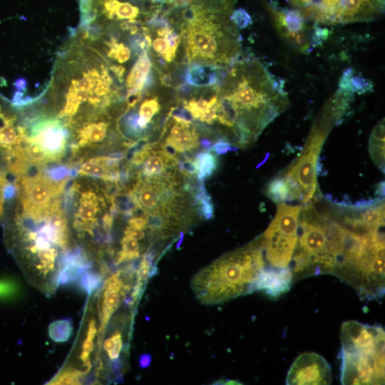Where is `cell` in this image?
<instances>
[{
  "instance_id": "obj_1",
  "label": "cell",
  "mask_w": 385,
  "mask_h": 385,
  "mask_svg": "<svg viewBox=\"0 0 385 385\" xmlns=\"http://www.w3.org/2000/svg\"><path fill=\"white\" fill-rule=\"evenodd\" d=\"M280 83L258 60L237 59L215 88L219 123L231 130L232 145L245 148L288 106Z\"/></svg>"
},
{
  "instance_id": "obj_2",
  "label": "cell",
  "mask_w": 385,
  "mask_h": 385,
  "mask_svg": "<svg viewBox=\"0 0 385 385\" xmlns=\"http://www.w3.org/2000/svg\"><path fill=\"white\" fill-rule=\"evenodd\" d=\"M235 0H165L187 63L227 68L239 58L241 36L232 22Z\"/></svg>"
},
{
  "instance_id": "obj_3",
  "label": "cell",
  "mask_w": 385,
  "mask_h": 385,
  "mask_svg": "<svg viewBox=\"0 0 385 385\" xmlns=\"http://www.w3.org/2000/svg\"><path fill=\"white\" fill-rule=\"evenodd\" d=\"M385 332L380 325L346 321L341 328L342 384H384Z\"/></svg>"
},
{
  "instance_id": "obj_4",
  "label": "cell",
  "mask_w": 385,
  "mask_h": 385,
  "mask_svg": "<svg viewBox=\"0 0 385 385\" xmlns=\"http://www.w3.org/2000/svg\"><path fill=\"white\" fill-rule=\"evenodd\" d=\"M292 261L294 281L315 274H332L334 245L332 220L312 205L302 208L298 240Z\"/></svg>"
},
{
  "instance_id": "obj_5",
  "label": "cell",
  "mask_w": 385,
  "mask_h": 385,
  "mask_svg": "<svg viewBox=\"0 0 385 385\" xmlns=\"http://www.w3.org/2000/svg\"><path fill=\"white\" fill-rule=\"evenodd\" d=\"M262 237L227 255L212 267L211 292L217 300H226L251 292L252 283L265 266Z\"/></svg>"
},
{
  "instance_id": "obj_6",
  "label": "cell",
  "mask_w": 385,
  "mask_h": 385,
  "mask_svg": "<svg viewBox=\"0 0 385 385\" xmlns=\"http://www.w3.org/2000/svg\"><path fill=\"white\" fill-rule=\"evenodd\" d=\"M300 205L279 203L276 215L262 235L263 250L269 265L288 267L298 240Z\"/></svg>"
},
{
  "instance_id": "obj_7",
  "label": "cell",
  "mask_w": 385,
  "mask_h": 385,
  "mask_svg": "<svg viewBox=\"0 0 385 385\" xmlns=\"http://www.w3.org/2000/svg\"><path fill=\"white\" fill-rule=\"evenodd\" d=\"M329 131L314 123L301 155L282 173L294 198L303 204L309 202L316 192L319 153Z\"/></svg>"
},
{
  "instance_id": "obj_8",
  "label": "cell",
  "mask_w": 385,
  "mask_h": 385,
  "mask_svg": "<svg viewBox=\"0 0 385 385\" xmlns=\"http://www.w3.org/2000/svg\"><path fill=\"white\" fill-rule=\"evenodd\" d=\"M71 178L56 181L39 171L34 175L18 177L15 180L23 207L22 215L40 222L58 198Z\"/></svg>"
},
{
  "instance_id": "obj_9",
  "label": "cell",
  "mask_w": 385,
  "mask_h": 385,
  "mask_svg": "<svg viewBox=\"0 0 385 385\" xmlns=\"http://www.w3.org/2000/svg\"><path fill=\"white\" fill-rule=\"evenodd\" d=\"M274 26L279 36L292 47L307 52L313 46V38L308 30L306 19L297 9L269 6Z\"/></svg>"
},
{
  "instance_id": "obj_10",
  "label": "cell",
  "mask_w": 385,
  "mask_h": 385,
  "mask_svg": "<svg viewBox=\"0 0 385 385\" xmlns=\"http://www.w3.org/2000/svg\"><path fill=\"white\" fill-rule=\"evenodd\" d=\"M332 383L331 366L314 352L300 354L292 364L287 375L288 385H324Z\"/></svg>"
},
{
  "instance_id": "obj_11",
  "label": "cell",
  "mask_w": 385,
  "mask_h": 385,
  "mask_svg": "<svg viewBox=\"0 0 385 385\" xmlns=\"http://www.w3.org/2000/svg\"><path fill=\"white\" fill-rule=\"evenodd\" d=\"M294 282L292 268L264 266L252 283L251 292L263 291L270 297L276 299L291 288Z\"/></svg>"
},
{
  "instance_id": "obj_12",
  "label": "cell",
  "mask_w": 385,
  "mask_h": 385,
  "mask_svg": "<svg viewBox=\"0 0 385 385\" xmlns=\"http://www.w3.org/2000/svg\"><path fill=\"white\" fill-rule=\"evenodd\" d=\"M99 210V198L96 194L92 191L82 192L75 214L74 227L78 230L92 233V228L96 222V215Z\"/></svg>"
},
{
  "instance_id": "obj_13",
  "label": "cell",
  "mask_w": 385,
  "mask_h": 385,
  "mask_svg": "<svg viewBox=\"0 0 385 385\" xmlns=\"http://www.w3.org/2000/svg\"><path fill=\"white\" fill-rule=\"evenodd\" d=\"M226 68H219L210 65L189 64L184 73L187 84L195 87H207L217 85Z\"/></svg>"
},
{
  "instance_id": "obj_14",
  "label": "cell",
  "mask_w": 385,
  "mask_h": 385,
  "mask_svg": "<svg viewBox=\"0 0 385 385\" xmlns=\"http://www.w3.org/2000/svg\"><path fill=\"white\" fill-rule=\"evenodd\" d=\"M110 127V122L101 119L96 120L80 125L77 129V143L73 148H83L99 143L105 140Z\"/></svg>"
},
{
  "instance_id": "obj_15",
  "label": "cell",
  "mask_w": 385,
  "mask_h": 385,
  "mask_svg": "<svg viewBox=\"0 0 385 385\" xmlns=\"http://www.w3.org/2000/svg\"><path fill=\"white\" fill-rule=\"evenodd\" d=\"M78 173L102 179L111 183L120 182L119 169H110L106 164V156L91 158L83 163L78 168Z\"/></svg>"
},
{
  "instance_id": "obj_16",
  "label": "cell",
  "mask_w": 385,
  "mask_h": 385,
  "mask_svg": "<svg viewBox=\"0 0 385 385\" xmlns=\"http://www.w3.org/2000/svg\"><path fill=\"white\" fill-rule=\"evenodd\" d=\"M152 144V153L144 161L143 170L140 174L146 178L166 177L167 158L159 152L158 143Z\"/></svg>"
},
{
  "instance_id": "obj_17",
  "label": "cell",
  "mask_w": 385,
  "mask_h": 385,
  "mask_svg": "<svg viewBox=\"0 0 385 385\" xmlns=\"http://www.w3.org/2000/svg\"><path fill=\"white\" fill-rule=\"evenodd\" d=\"M339 89L351 94H362L373 89L372 83L366 78L354 76V71L349 68L344 71L339 81Z\"/></svg>"
},
{
  "instance_id": "obj_18",
  "label": "cell",
  "mask_w": 385,
  "mask_h": 385,
  "mask_svg": "<svg viewBox=\"0 0 385 385\" xmlns=\"http://www.w3.org/2000/svg\"><path fill=\"white\" fill-rule=\"evenodd\" d=\"M369 151L371 158L380 169H384V120H381L372 130Z\"/></svg>"
},
{
  "instance_id": "obj_19",
  "label": "cell",
  "mask_w": 385,
  "mask_h": 385,
  "mask_svg": "<svg viewBox=\"0 0 385 385\" xmlns=\"http://www.w3.org/2000/svg\"><path fill=\"white\" fill-rule=\"evenodd\" d=\"M266 194L277 204L294 200L290 185L282 174L268 183Z\"/></svg>"
},
{
  "instance_id": "obj_20",
  "label": "cell",
  "mask_w": 385,
  "mask_h": 385,
  "mask_svg": "<svg viewBox=\"0 0 385 385\" xmlns=\"http://www.w3.org/2000/svg\"><path fill=\"white\" fill-rule=\"evenodd\" d=\"M160 110V105L158 96H154L145 99L139 108L137 121L138 126L146 131L148 125L152 123V118L159 113Z\"/></svg>"
},
{
  "instance_id": "obj_21",
  "label": "cell",
  "mask_w": 385,
  "mask_h": 385,
  "mask_svg": "<svg viewBox=\"0 0 385 385\" xmlns=\"http://www.w3.org/2000/svg\"><path fill=\"white\" fill-rule=\"evenodd\" d=\"M195 163L197 173V178L204 180L215 171L217 161L215 155L210 150H205L197 154L193 160Z\"/></svg>"
},
{
  "instance_id": "obj_22",
  "label": "cell",
  "mask_w": 385,
  "mask_h": 385,
  "mask_svg": "<svg viewBox=\"0 0 385 385\" xmlns=\"http://www.w3.org/2000/svg\"><path fill=\"white\" fill-rule=\"evenodd\" d=\"M24 150L26 158L31 165L42 167L51 162L48 154L38 143L29 138L24 141Z\"/></svg>"
},
{
  "instance_id": "obj_23",
  "label": "cell",
  "mask_w": 385,
  "mask_h": 385,
  "mask_svg": "<svg viewBox=\"0 0 385 385\" xmlns=\"http://www.w3.org/2000/svg\"><path fill=\"white\" fill-rule=\"evenodd\" d=\"M73 325L71 319H62L52 322L48 325V336L55 342L68 341L72 334Z\"/></svg>"
},
{
  "instance_id": "obj_24",
  "label": "cell",
  "mask_w": 385,
  "mask_h": 385,
  "mask_svg": "<svg viewBox=\"0 0 385 385\" xmlns=\"http://www.w3.org/2000/svg\"><path fill=\"white\" fill-rule=\"evenodd\" d=\"M59 264L61 267L67 265H71L83 270H88L91 267V262L88 260V257L85 252L80 247H76V249L66 251L63 253Z\"/></svg>"
},
{
  "instance_id": "obj_25",
  "label": "cell",
  "mask_w": 385,
  "mask_h": 385,
  "mask_svg": "<svg viewBox=\"0 0 385 385\" xmlns=\"http://www.w3.org/2000/svg\"><path fill=\"white\" fill-rule=\"evenodd\" d=\"M120 295L118 292L106 289L102 306L101 329L105 327L111 316L118 307Z\"/></svg>"
},
{
  "instance_id": "obj_26",
  "label": "cell",
  "mask_w": 385,
  "mask_h": 385,
  "mask_svg": "<svg viewBox=\"0 0 385 385\" xmlns=\"http://www.w3.org/2000/svg\"><path fill=\"white\" fill-rule=\"evenodd\" d=\"M86 270L71 265L62 267L56 277V285H69L78 279L81 274Z\"/></svg>"
},
{
  "instance_id": "obj_27",
  "label": "cell",
  "mask_w": 385,
  "mask_h": 385,
  "mask_svg": "<svg viewBox=\"0 0 385 385\" xmlns=\"http://www.w3.org/2000/svg\"><path fill=\"white\" fill-rule=\"evenodd\" d=\"M101 282V276L88 270H84L78 278L79 287L88 294L93 292L100 286Z\"/></svg>"
},
{
  "instance_id": "obj_28",
  "label": "cell",
  "mask_w": 385,
  "mask_h": 385,
  "mask_svg": "<svg viewBox=\"0 0 385 385\" xmlns=\"http://www.w3.org/2000/svg\"><path fill=\"white\" fill-rule=\"evenodd\" d=\"M20 291L19 284L14 279L0 278V300L13 299L19 295Z\"/></svg>"
},
{
  "instance_id": "obj_29",
  "label": "cell",
  "mask_w": 385,
  "mask_h": 385,
  "mask_svg": "<svg viewBox=\"0 0 385 385\" xmlns=\"http://www.w3.org/2000/svg\"><path fill=\"white\" fill-rule=\"evenodd\" d=\"M53 180L59 181L77 175L76 169H69L64 165H57L47 168L43 172Z\"/></svg>"
},
{
  "instance_id": "obj_30",
  "label": "cell",
  "mask_w": 385,
  "mask_h": 385,
  "mask_svg": "<svg viewBox=\"0 0 385 385\" xmlns=\"http://www.w3.org/2000/svg\"><path fill=\"white\" fill-rule=\"evenodd\" d=\"M122 345L121 334L117 332L105 340L103 348L108 352L111 359H116L119 356Z\"/></svg>"
},
{
  "instance_id": "obj_31",
  "label": "cell",
  "mask_w": 385,
  "mask_h": 385,
  "mask_svg": "<svg viewBox=\"0 0 385 385\" xmlns=\"http://www.w3.org/2000/svg\"><path fill=\"white\" fill-rule=\"evenodd\" d=\"M83 374L79 371L68 370L57 376L51 384H80L83 381Z\"/></svg>"
},
{
  "instance_id": "obj_32",
  "label": "cell",
  "mask_w": 385,
  "mask_h": 385,
  "mask_svg": "<svg viewBox=\"0 0 385 385\" xmlns=\"http://www.w3.org/2000/svg\"><path fill=\"white\" fill-rule=\"evenodd\" d=\"M198 215L205 220H210L214 217V205L211 196L207 193L195 204Z\"/></svg>"
},
{
  "instance_id": "obj_33",
  "label": "cell",
  "mask_w": 385,
  "mask_h": 385,
  "mask_svg": "<svg viewBox=\"0 0 385 385\" xmlns=\"http://www.w3.org/2000/svg\"><path fill=\"white\" fill-rule=\"evenodd\" d=\"M231 19L239 29H245L252 23L250 16L242 9L234 10L231 15Z\"/></svg>"
},
{
  "instance_id": "obj_34",
  "label": "cell",
  "mask_w": 385,
  "mask_h": 385,
  "mask_svg": "<svg viewBox=\"0 0 385 385\" xmlns=\"http://www.w3.org/2000/svg\"><path fill=\"white\" fill-rule=\"evenodd\" d=\"M177 168L184 176H194L197 173L195 161L190 158L183 160L178 159Z\"/></svg>"
},
{
  "instance_id": "obj_35",
  "label": "cell",
  "mask_w": 385,
  "mask_h": 385,
  "mask_svg": "<svg viewBox=\"0 0 385 385\" xmlns=\"http://www.w3.org/2000/svg\"><path fill=\"white\" fill-rule=\"evenodd\" d=\"M237 149V147L233 145L228 141L223 139H219L214 145H212L210 150L215 151V153L217 155H222L228 151H236Z\"/></svg>"
},
{
  "instance_id": "obj_36",
  "label": "cell",
  "mask_w": 385,
  "mask_h": 385,
  "mask_svg": "<svg viewBox=\"0 0 385 385\" xmlns=\"http://www.w3.org/2000/svg\"><path fill=\"white\" fill-rule=\"evenodd\" d=\"M122 251L127 253L139 252V244L137 240L128 237H123L121 240Z\"/></svg>"
},
{
  "instance_id": "obj_37",
  "label": "cell",
  "mask_w": 385,
  "mask_h": 385,
  "mask_svg": "<svg viewBox=\"0 0 385 385\" xmlns=\"http://www.w3.org/2000/svg\"><path fill=\"white\" fill-rule=\"evenodd\" d=\"M125 236L135 239L142 240L145 237L143 229L128 225L124 230Z\"/></svg>"
},
{
  "instance_id": "obj_38",
  "label": "cell",
  "mask_w": 385,
  "mask_h": 385,
  "mask_svg": "<svg viewBox=\"0 0 385 385\" xmlns=\"http://www.w3.org/2000/svg\"><path fill=\"white\" fill-rule=\"evenodd\" d=\"M16 192H17V187L15 183H12L8 182L3 189V196L4 200L13 198Z\"/></svg>"
},
{
  "instance_id": "obj_39",
  "label": "cell",
  "mask_w": 385,
  "mask_h": 385,
  "mask_svg": "<svg viewBox=\"0 0 385 385\" xmlns=\"http://www.w3.org/2000/svg\"><path fill=\"white\" fill-rule=\"evenodd\" d=\"M128 225L140 229H145L148 226L146 218L141 216L130 218L128 220Z\"/></svg>"
},
{
  "instance_id": "obj_40",
  "label": "cell",
  "mask_w": 385,
  "mask_h": 385,
  "mask_svg": "<svg viewBox=\"0 0 385 385\" xmlns=\"http://www.w3.org/2000/svg\"><path fill=\"white\" fill-rule=\"evenodd\" d=\"M113 216L110 213H106L102 218V227L106 232H109L112 228Z\"/></svg>"
},
{
  "instance_id": "obj_41",
  "label": "cell",
  "mask_w": 385,
  "mask_h": 385,
  "mask_svg": "<svg viewBox=\"0 0 385 385\" xmlns=\"http://www.w3.org/2000/svg\"><path fill=\"white\" fill-rule=\"evenodd\" d=\"M96 334V322L94 319L90 321L87 332V338L93 339Z\"/></svg>"
},
{
  "instance_id": "obj_42",
  "label": "cell",
  "mask_w": 385,
  "mask_h": 385,
  "mask_svg": "<svg viewBox=\"0 0 385 385\" xmlns=\"http://www.w3.org/2000/svg\"><path fill=\"white\" fill-rule=\"evenodd\" d=\"M151 361V356L149 354H143L139 359V365L142 368L148 366Z\"/></svg>"
},
{
  "instance_id": "obj_43",
  "label": "cell",
  "mask_w": 385,
  "mask_h": 385,
  "mask_svg": "<svg viewBox=\"0 0 385 385\" xmlns=\"http://www.w3.org/2000/svg\"><path fill=\"white\" fill-rule=\"evenodd\" d=\"M83 351L90 354L91 351L93 349V343L92 339L86 338L83 343Z\"/></svg>"
},
{
  "instance_id": "obj_44",
  "label": "cell",
  "mask_w": 385,
  "mask_h": 385,
  "mask_svg": "<svg viewBox=\"0 0 385 385\" xmlns=\"http://www.w3.org/2000/svg\"><path fill=\"white\" fill-rule=\"evenodd\" d=\"M199 146H201L205 150H210L212 142L207 138H202L199 140Z\"/></svg>"
},
{
  "instance_id": "obj_45",
  "label": "cell",
  "mask_w": 385,
  "mask_h": 385,
  "mask_svg": "<svg viewBox=\"0 0 385 385\" xmlns=\"http://www.w3.org/2000/svg\"><path fill=\"white\" fill-rule=\"evenodd\" d=\"M8 183L6 173L4 170H0V192H3L4 187Z\"/></svg>"
},
{
  "instance_id": "obj_46",
  "label": "cell",
  "mask_w": 385,
  "mask_h": 385,
  "mask_svg": "<svg viewBox=\"0 0 385 385\" xmlns=\"http://www.w3.org/2000/svg\"><path fill=\"white\" fill-rule=\"evenodd\" d=\"M4 198L3 196V192H0V218L3 215V205H4Z\"/></svg>"
},
{
  "instance_id": "obj_47",
  "label": "cell",
  "mask_w": 385,
  "mask_h": 385,
  "mask_svg": "<svg viewBox=\"0 0 385 385\" xmlns=\"http://www.w3.org/2000/svg\"><path fill=\"white\" fill-rule=\"evenodd\" d=\"M294 6L303 4L307 0H289Z\"/></svg>"
}]
</instances>
